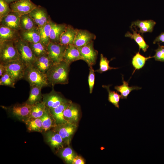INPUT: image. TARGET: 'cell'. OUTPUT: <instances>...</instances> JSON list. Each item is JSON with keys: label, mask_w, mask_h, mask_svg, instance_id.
Instances as JSON below:
<instances>
[{"label": "cell", "mask_w": 164, "mask_h": 164, "mask_svg": "<svg viewBox=\"0 0 164 164\" xmlns=\"http://www.w3.org/2000/svg\"><path fill=\"white\" fill-rule=\"evenodd\" d=\"M9 5L12 11L21 15L29 14L37 6L30 0H18Z\"/></svg>", "instance_id": "11"}, {"label": "cell", "mask_w": 164, "mask_h": 164, "mask_svg": "<svg viewBox=\"0 0 164 164\" xmlns=\"http://www.w3.org/2000/svg\"><path fill=\"white\" fill-rule=\"evenodd\" d=\"M59 153L65 162L69 164H72L73 159L77 155L72 149L69 146L59 150Z\"/></svg>", "instance_id": "35"}, {"label": "cell", "mask_w": 164, "mask_h": 164, "mask_svg": "<svg viewBox=\"0 0 164 164\" xmlns=\"http://www.w3.org/2000/svg\"><path fill=\"white\" fill-rule=\"evenodd\" d=\"M11 11L9 4L4 0H0V19Z\"/></svg>", "instance_id": "39"}, {"label": "cell", "mask_w": 164, "mask_h": 164, "mask_svg": "<svg viewBox=\"0 0 164 164\" xmlns=\"http://www.w3.org/2000/svg\"><path fill=\"white\" fill-rule=\"evenodd\" d=\"M32 106V105L25 102L5 107V109L8 110L13 117L25 122L30 118Z\"/></svg>", "instance_id": "5"}, {"label": "cell", "mask_w": 164, "mask_h": 164, "mask_svg": "<svg viewBox=\"0 0 164 164\" xmlns=\"http://www.w3.org/2000/svg\"><path fill=\"white\" fill-rule=\"evenodd\" d=\"M67 46L50 42L48 45L47 55L54 64L63 61L64 53Z\"/></svg>", "instance_id": "9"}, {"label": "cell", "mask_w": 164, "mask_h": 164, "mask_svg": "<svg viewBox=\"0 0 164 164\" xmlns=\"http://www.w3.org/2000/svg\"><path fill=\"white\" fill-rule=\"evenodd\" d=\"M19 32L21 38L28 43H35L40 41L38 26L27 31H20Z\"/></svg>", "instance_id": "21"}, {"label": "cell", "mask_w": 164, "mask_h": 164, "mask_svg": "<svg viewBox=\"0 0 164 164\" xmlns=\"http://www.w3.org/2000/svg\"><path fill=\"white\" fill-rule=\"evenodd\" d=\"M110 86V85H103V87L106 89L108 91V101L114 105L115 107L118 108H119V102L121 98V95L117 92L111 91L109 88Z\"/></svg>", "instance_id": "36"}, {"label": "cell", "mask_w": 164, "mask_h": 164, "mask_svg": "<svg viewBox=\"0 0 164 164\" xmlns=\"http://www.w3.org/2000/svg\"><path fill=\"white\" fill-rule=\"evenodd\" d=\"M42 88L36 86H30L29 96L26 102L32 105L42 101L43 94L41 93Z\"/></svg>", "instance_id": "25"}, {"label": "cell", "mask_w": 164, "mask_h": 164, "mask_svg": "<svg viewBox=\"0 0 164 164\" xmlns=\"http://www.w3.org/2000/svg\"><path fill=\"white\" fill-rule=\"evenodd\" d=\"M19 60V53L14 41L0 44V62L4 63Z\"/></svg>", "instance_id": "4"}, {"label": "cell", "mask_w": 164, "mask_h": 164, "mask_svg": "<svg viewBox=\"0 0 164 164\" xmlns=\"http://www.w3.org/2000/svg\"><path fill=\"white\" fill-rule=\"evenodd\" d=\"M164 42V32L161 33L154 40L153 42L154 44L156 43Z\"/></svg>", "instance_id": "43"}, {"label": "cell", "mask_w": 164, "mask_h": 164, "mask_svg": "<svg viewBox=\"0 0 164 164\" xmlns=\"http://www.w3.org/2000/svg\"><path fill=\"white\" fill-rule=\"evenodd\" d=\"M81 60L85 61L89 67L96 63L98 55L97 51L94 47V42L92 41L84 46L78 48Z\"/></svg>", "instance_id": "7"}, {"label": "cell", "mask_w": 164, "mask_h": 164, "mask_svg": "<svg viewBox=\"0 0 164 164\" xmlns=\"http://www.w3.org/2000/svg\"><path fill=\"white\" fill-rule=\"evenodd\" d=\"M84 159L81 156L77 155L73 159L72 164H84Z\"/></svg>", "instance_id": "42"}, {"label": "cell", "mask_w": 164, "mask_h": 164, "mask_svg": "<svg viewBox=\"0 0 164 164\" xmlns=\"http://www.w3.org/2000/svg\"><path fill=\"white\" fill-rule=\"evenodd\" d=\"M77 127V124L67 122L57 125L53 129L59 134L65 144L69 146Z\"/></svg>", "instance_id": "10"}, {"label": "cell", "mask_w": 164, "mask_h": 164, "mask_svg": "<svg viewBox=\"0 0 164 164\" xmlns=\"http://www.w3.org/2000/svg\"><path fill=\"white\" fill-rule=\"evenodd\" d=\"M139 50V51L136 53L132 58V63L135 68L133 73L136 70H139L142 68L144 66L146 61L148 59L153 58V56L147 57L144 56L140 53Z\"/></svg>", "instance_id": "34"}, {"label": "cell", "mask_w": 164, "mask_h": 164, "mask_svg": "<svg viewBox=\"0 0 164 164\" xmlns=\"http://www.w3.org/2000/svg\"><path fill=\"white\" fill-rule=\"evenodd\" d=\"M15 82L10 75L6 71L1 77L0 79V85L15 88Z\"/></svg>", "instance_id": "38"}, {"label": "cell", "mask_w": 164, "mask_h": 164, "mask_svg": "<svg viewBox=\"0 0 164 164\" xmlns=\"http://www.w3.org/2000/svg\"><path fill=\"white\" fill-rule=\"evenodd\" d=\"M156 22L152 20H138L132 23L131 27H135L137 31L142 35L146 32H151Z\"/></svg>", "instance_id": "17"}, {"label": "cell", "mask_w": 164, "mask_h": 164, "mask_svg": "<svg viewBox=\"0 0 164 164\" xmlns=\"http://www.w3.org/2000/svg\"><path fill=\"white\" fill-rule=\"evenodd\" d=\"M72 102L62 104L53 109L49 110L56 126L68 122L64 118L63 111Z\"/></svg>", "instance_id": "23"}, {"label": "cell", "mask_w": 164, "mask_h": 164, "mask_svg": "<svg viewBox=\"0 0 164 164\" xmlns=\"http://www.w3.org/2000/svg\"><path fill=\"white\" fill-rule=\"evenodd\" d=\"M7 3L9 4L12 2L17 1L18 0H4Z\"/></svg>", "instance_id": "45"}, {"label": "cell", "mask_w": 164, "mask_h": 164, "mask_svg": "<svg viewBox=\"0 0 164 164\" xmlns=\"http://www.w3.org/2000/svg\"><path fill=\"white\" fill-rule=\"evenodd\" d=\"M42 101L49 110L53 109L61 104L72 102L65 98L53 88L50 93L43 94Z\"/></svg>", "instance_id": "6"}, {"label": "cell", "mask_w": 164, "mask_h": 164, "mask_svg": "<svg viewBox=\"0 0 164 164\" xmlns=\"http://www.w3.org/2000/svg\"><path fill=\"white\" fill-rule=\"evenodd\" d=\"M25 123L28 131L43 132L42 122L40 118H30Z\"/></svg>", "instance_id": "30"}, {"label": "cell", "mask_w": 164, "mask_h": 164, "mask_svg": "<svg viewBox=\"0 0 164 164\" xmlns=\"http://www.w3.org/2000/svg\"><path fill=\"white\" fill-rule=\"evenodd\" d=\"M110 61L111 60H108L106 57H104L102 54H101L99 68L95 71L101 73L111 69H118V68L111 67L110 66L109 63Z\"/></svg>", "instance_id": "37"}, {"label": "cell", "mask_w": 164, "mask_h": 164, "mask_svg": "<svg viewBox=\"0 0 164 164\" xmlns=\"http://www.w3.org/2000/svg\"><path fill=\"white\" fill-rule=\"evenodd\" d=\"M94 70L92 67L89 68V72L88 76V83L89 88V92L91 94L92 92L95 82Z\"/></svg>", "instance_id": "41"}, {"label": "cell", "mask_w": 164, "mask_h": 164, "mask_svg": "<svg viewBox=\"0 0 164 164\" xmlns=\"http://www.w3.org/2000/svg\"><path fill=\"white\" fill-rule=\"evenodd\" d=\"M67 25L64 23L57 24L53 22L50 35V42L60 43V37Z\"/></svg>", "instance_id": "24"}, {"label": "cell", "mask_w": 164, "mask_h": 164, "mask_svg": "<svg viewBox=\"0 0 164 164\" xmlns=\"http://www.w3.org/2000/svg\"><path fill=\"white\" fill-rule=\"evenodd\" d=\"M19 31L0 25V44L5 41L16 40L20 37Z\"/></svg>", "instance_id": "16"}, {"label": "cell", "mask_w": 164, "mask_h": 164, "mask_svg": "<svg viewBox=\"0 0 164 164\" xmlns=\"http://www.w3.org/2000/svg\"><path fill=\"white\" fill-rule=\"evenodd\" d=\"M43 124V132H44L56 126L54 119L47 108L43 115L40 118Z\"/></svg>", "instance_id": "27"}, {"label": "cell", "mask_w": 164, "mask_h": 164, "mask_svg": "<svg viewBox=\"0 0 164 164\" xmlns=\"http://www.w3.org/2000/svg\"><path fill=\"white\" fill-rule=\"evenodd\" d=\"M70 65L63 61L54 64L46 74L50 86L68 84Z\"/></svg>", "instance_id": "1"}, {"label": "cell", "mask_w": 164, "mask_h": 164, "mask_svg": "<svg viewBox=\"0 0 164 164\" xmlns=\"http://www.w3.org/2000/svg\"><path fill=\"white\" fill-rule=\"evenodd\" d=\"M44 133L46 141L53 149L59 151L64 148L65 144L58 133L53 129Z\"/></svg>", "instance_id": "12"}, {"label": "cell", "mask_w": 164, "mask_h": 164, "mask_svg": "<svg viewBox=\"0 0 164 164\" xmlns=\"http://www.w3.org/2000/svg\"><path fill=\"white\" fill-rule=\"evenodd\" d=\"M54 64L46 55L37 58L33 66L41 72L46 74Z\"/></svg>", "instance_id": "19"}, {"label": "cell", "mask_w": 164, "mask_h": 164, "mask_svg": "<svg viewBox=\"0 0 164 164\" xmlns=\"http://www.w3.org/2000/svg\"><path fill=\"white\" fill-rule=\"evenodd\" d=\"M63 115L65 119L68 122L77 124L79 116L78 107L72 102L64 110Z\"/></svg>", "instance_id": "20"}, {"label": "cell", "mask_w": 164, "mask_h": 164, "mask_svg": "<svg viewBox=\"0 0 164 164\" xmlns=\"http://www.w3.org/2000/svg\"><path fill=\"white\" fill-rule=\"evenodd\" d=\"M53 22L50 19L44 26L38 27L40 37V41L46 46L50 42V35Z\"/></svg>", "instance_id": "28"}, {"label": "cell", "mask_w": 164, "mask_h": 164, "mask_svg": "<svg viewBox=\"0 0 164 164\" xmlns=\"http://www.w3.org/2000/svg\"><path fill=\"white\" fill-rule=\"evenodd\" d=\"M15 43L19 53V60L26 67L33 66L36 58L28 43L20 37L15 41Z\"/></svg>", "instance_id": "3"}, {"label": "cell", "mask_w": 164, "mask_h": 164, "mask_svg": "<svg viewBox=\"0 0 164 164\" xmlns=\"http://www.w3.org/2000/svg\"><path fill=\"white\" fill-rule=\"evenodd\" d=\"M6 72V68L5 63H0V76L1 77Z\"/></svg>", "instance_id": "44"}, {"label": "cell", "mask_w": 164, "mask_h": 164, "mask_svg": "<svg viewBox=\"0 0 164 164\" xmlns=\"http://www.w3.org/2000/svg\"><path fill=\"white\" fill-rule=\"evenodd\" d=\"M38 27H41L51 19L46 9L37 5L29 14Z\"/></svg>", "instance_id": "13"}, {"label": "cell", "mask_w": 164, "mask_h": 164, "mask_svg": "<svg viewBox=\"0 0 164 164\" xmlns=\"http://www.w3.org/2000/svg\"><path fill=\"white\" fill-rule=\"evenodd\" d=\"M47 108L42 101L32 105L30 118H40Z\"/></svg>", "instance_id": "33"}, {"label": "cell", "mask_w": 164, "mask_h": 164, "mask_svg": "<svg viewBox=\"0 0 164 164\" xmlns=\"http://www.w3.org/2000/svg\"><path fill=\"white\" fill-rule=\"evenodd\" d=\"M23 78L30 86L35 85L42 88L50 86L46 74L41 72L33 66L26 67Z\"/></svg>", "instance_id": "2"}, {"label": "cell", "mask_w": 164, "mask_h": 164, "mask_svg": "<svg viewBox=\"0 0 164 164\" xmlns=\"http://www.w3.org/2000/svg\"><path fill=\"white\" fill-rule=\"evenodd\" d=\"M158 47L155 50V54L153 57L156 61L164 62V46H161L158 43Z\"/></svg>", "instance_id": "40"}, {"label": "cell", "mask_w": 164, "mask_h": 164, "mask_svg": "<svg viewBox=\"0 0 164 164\" xmlns=\"http://www.w3.org/2000/svg\"><path fill=\"white\" fill-rule=\"evenodd\" d=\"M5 64L6 71L12 76L15 83L24 78L26 67L19 60Z\"/></svg>", "instance_id": "8"}, {"label": "cell", "mask_w": 164, "mask_h": 164, "mask_svg": "<svg viewBox=\"0 0 164 164\" xmlns=\"http://www.w3.org/2000/svg\"><path fill=\"white\" fill-rule=\"evenodd\" d=\"M81 60L78 48L73 44L67 45L64 53L63 61L70 65L74 61Z\"/></svg>", "instance_id": "18"}, {"label": "cell", "mask_w": 164, "mask_h": 164, "mask_svg": "<svg viewBox=\"0 0 164 164\" xmlns=\"http://www.w3.org/2000/svg\"><path fill=\"white\" fill-rule=\"evenodd\" d=\"M20 31H26L38 26L29 14L21 15Z\"/></svg>", "instance_id": "31"}, {"label": "cell", "mask_w": 164, "mask_h": 164, "mask_svg": "<svg viewBox=\"0 0 164 164\" xmlns=\"http://www.w3.org/2000/svg\"><path fill=\"white\" fill-rule=\"evenodd\" d=\"M123 84L120 86H116L114 87V89L120 93L122 99H127L130 93L134 90L140 89L141 87L137 86H133L129 87L127 82L124 80L123 75L122 77Z\"/></svg>", "instance_id": "29"}, {"label": "cell", "mask_w": 164, "mask_h": 164, "mask_svg": "<svg viewBox=\"0 0 164 164\" xmlns=\"http://www.w3.org/2000/svg\"><path fill=\"white\" fill-rule=\"evenodd\" d=\"M36 57L47 55V46L40 41L37 43H28Z\"/></svg>", "instance_id": "32"}, {"label": "cell", "mask_w": 164, "mask_h": 164, "mask_svg": "<svg viewBox=\"0 0 164 164\" xmlns=\"http://www.w3.org/2000/svg\"><path fill=\"white\" fill-rule=\"evenodd\" d=\"M77 30L71 25H67L61 35L60 43L66 46L73 44Z\"/></svg>", "instance_id": "22"}, {"label": "cell", "mask_w": 164, "mask_h": 164, "mask_svg": "<svg viewBox=\"0 0 164 164\" xmlns=\"http://www.w3.org/2000/svg\"><path fill=\"white\" fill-rule=\"evenodd\" d=\"M20 17L21 15L17 13L12 11L0 19V25L20 31Z\"/></svg>", "instance_id": "14"}, {"label": "cell", "mask_w": 164, "mask_h": 164, "mask_svg": "<svg viewBox=\"0 0 164 164\" xmlns=\"http://www.w3.org/2000/svg\"><path fill=\"white\" fill-rule=\"evenodd\" d=\"M96 38L94 34L87 30L78 29L73 45L79 48L86 45Z\"/></svg>", "instance_id": "15"}, {"label": "cell", "mask_w": 164, "mask_h": 164, "mask_svg": "<svg viewBox=\"0 0 164 164\" xmlns=\"http://www.w3.org/2000/svg\"><path fill=\"white\" fill-rule=\"evenodd\" d=\"M131 28L133 33L128 31L125 33V36L133 39L138 45L139 50L142 49L144 52H145L149 47V45L146 44L143 37L139 33H138L135 29V30L132 28Z\"/></svg>", "instance_id": "26"}]
</instances>
